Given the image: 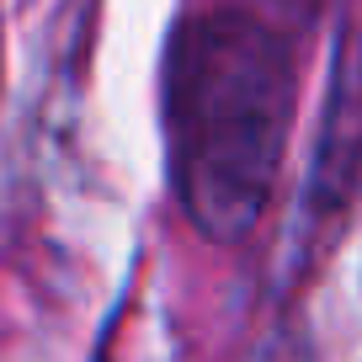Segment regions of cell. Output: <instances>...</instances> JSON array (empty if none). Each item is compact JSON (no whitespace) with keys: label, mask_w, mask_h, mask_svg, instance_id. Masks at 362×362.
Returning a JSON list of instances; mask_svg holds the SVG:
<instances>
[{"label":"cell","mask_w":362,"mask_h":362,"mask_svg":"<svg viewBox=\"0 0 362 362\" xmlns=\"http://www.w3.org/2000/svg\"><path fill=\"white\" fill-rule=\"evenodd\" d=\"M362 160V43L346 48L330 86V117H325V144H320V203H341V187L351 181Z\"/></svg>","instance_id":"obj_2"},{"label":"cell","mask_w":362,"mask_h":362,"mask_svg":"<svg viewBox=\"0 0 362 362\" xmlns=\"http://www.w3.org/2000/svg\"><path fill=\"white\" fill-rule=\"evenodd\" d=\"M293 123V48L261 16H187L165 54L170 181L203 240L235 245L267 218Z\"/></svg>","instance_id":"obj_1"}]
</instances>
